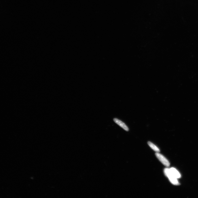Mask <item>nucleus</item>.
Listing matches in <instances>:
<instances>
[{
    "instance_id": "7ed1b4c3",
    "label": "nucleus",
    "mask_w": 198,
    "mask_h": 198,
    "mask_svg": "<svg viewBox=\"0 0 198 198\" xmlns=\"http://www.w3.org/2000/svg\"><path fill=\"white\" fill-rule=\"evenodd\" d=\"M113 120L115 122L119 125L125 130L127 131H129V129L127 126L124 123L121 121V120L115 118Z\"/></svg>"
},
{
    "instance_id": "f03ea898",
    "label": "nucleus",
    "mask_w": 198,
    "mask_h": 198,
    "mask_svg": "<svg viewBox=\"0 0 198 198\" xmlns=\"http://www.w3.org/2000/svg\"><path fill=\"white\" fill-rule=\"evenodd\" d=\"M156 155L158 159L160 160L162 164L166 166V167H169L170 166V163L168 160L166 158L161 154L159 153H156Z\"/></svg>"
},
{
    "instance_id": "f257e3e1",
    "label": "nucleus",
    "mask_w": 198,
    "mask_h": 198,
    "mask_svg": "<svg viewBox=\"0 0 198 198\" xmlns=\"http://www.w3.org/2000/svg\"><path fill=\"white\" fill-rule=\"evenodd\" d=\"M164 171L165 175L168 178L169 180L172 184L176 185H180V183L178 181L177 179L172 174L170 168L165 169Z\"/></svg>"
},
{
    "instance_id": "20e7f679",
    "label": "nucleus",
    "mask_w": 198,
    "mask_h": 198,
    "mask_svg": "<svg viewBox=\"0 0 198 198\" xmlns=\"http://www.w3.org/2000/svg\"><path fill=\"white\" fill-rule=\"evenodd\" d=\"M170 169L171 173L173 176L177 179L180 178L181 175L179 172L176 169L174 168H171Z\"/></svg>"
},
{
    "instance_id": "39448f33",
    "label": "nucleus",
    "mask_w": 198,
    "mask_h": 198,
    "mask_svg": "<svg viewBox=\"0 0 198 198\" xmlns=\"http://www.w3.org/2000/svg\"><path fill=\"white\" fill-rule=\"evenodd\" d=\"M148 144L151 149H153L154 151L156 152L157 153H159L160 152L159 149L156 146L153 144V143L150 142H148Z\"/></svg>"
}]
</instances>
